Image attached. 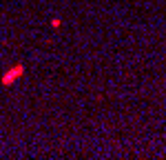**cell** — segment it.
I'll return each mask as SVG.
<instances>
[]
</instances>
